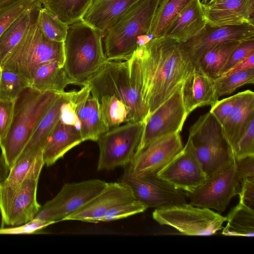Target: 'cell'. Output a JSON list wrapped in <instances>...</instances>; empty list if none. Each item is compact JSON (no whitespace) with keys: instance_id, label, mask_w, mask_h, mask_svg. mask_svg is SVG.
Returning a JSON list of instances; mask_svg holds the SVG:
<instances>
[{"instance_id":"1","label":"cell","mask_w":254,"mask_h":254,"mask_svg":"<svg viewBox=\"0 0 254 254\" xmlns=\"http://www.w3.org/2000/svg\"><path fill=\"white\" fill-rule=\"evenodd\" d=\"M131 57L140 73L147 116L171 95L195 65L179 43L170 38H153L137 46Z\"/></svg>"},{"instance_id":"2","label":"cell","mask_w":254,"mask_h":254,"mask_svg":"<svg viewBox=\"0 0 254 254\" xmlns=\"http://www.w3.org/2000/svg\"><path fill=\"white\" fill-rule=\"evenodd\" d=\"M59 95L40 92L28 86L14 101L11 123L0 144L1 153L9 169L19 158L37 126Z\"/></svg>"},{"instance_id":"3","label":"cell","mask_w":254,"mask_h":254,"mask_svg":"<svg viewBox=\"0 0 254 254\" xmlns=\"http://www.w3.org/2000/svg\"><path fill=\"white\" fill-rule=\"evenodd\" d=\"M103 34L82 20L68 25L64 41V68L76 85L83 86L108 61Z\"/></svg>"},{"instance_id":"4","label":"cell","mask_w":254,"mask_h":254,"mask_svg":"<svg viewBox=\"0 0 254 254\" xmlns=\"http://www.w3.org/2000/svg\"><path fill=\"white\" fill-rule=\"evenodd\" d=\"M161 0H140L118 18L103 34L108 61H127L138 46L139 38L149 35Z\"/></svg>"},{"instance_id":"5","label":"cell","mask_w":254,"mask_h":254,"mask_svg":"<svg viewBox=\"0 0 254 254\" xmlns=\"http://www.w3.org/2000/svg\"><path fill=\"white\" fill-rule=\"evenodd\" d=\"M53 61L64 65V43L52 41L46 37L37 20L7 55L1 67L15 72L30 85L37 68Z\"/></svg>"},{"instance_id":"6","label":"cell","mask_w":254,"mask_h":254,"mask_svg":"<svg viewBox=\"0 0 254 254\" xmlns=\"http://www.w3.org/2000/svg\"><path fill=\"white\" fill-rule=\"evenodd\" d=\"M87 83L93 96L114 95L126 106L130 122L144 121L148 110L141 97V88L130 75L127 61H108Z\"/></svg>"},{"instance_id":"7","label":"cell","mask_w":254,"mask_h":254,"mask_svg":"<svg viewBox=\"0 0 254 254\" xmlns=\"http://www.w3.org/2000/svg\"><path fill=\"white\" fill-rule=\"evenodd\" d=\"M189 137L207 178L234 162L222 126L209 112L201 116L190 127Z\"/></svg>"},{"instance_id":"8","label":"cell","mask_w":254,"mask_h":254,"mask_svg":"<svg viewBox=\"0 0 254 254\" xmlns=\"http://www.w3.org/2000/svg\"><path fill=\"white\" fill-rule=\"evenodd\" d=\"M152 217L159 224L170 226L188 236L213 235L222 229L223 224L227 220L226 217L210 209L187 203L156 208Z\"/></svg>"},{"instance_id":"9","label":"cell","mask_w":254,"mask_h":254,"mask_svg":"<svg viewBox=\"0 0 254 254\" xmlns=\"http://www.w3.org/2000/svg\"><path fill=\"white\" fill-rule=\"evenodd\" d=\"M144 122H129L102 134L97 142L99 156L97 170H110L129 164L139 143Z\"/></svg>"},{"instance_id":"10","label":"cell","mask_w":254,"mask_h":254,"mask_svg":"<svg viewBox=\"0 0 254 254\" xmlns=\"http://www.w3.org/2000/svg\"><path fill=\"white\" fill-rule=\"evenodd\" d=\"M120 182L131 190L134 198L147 208H162L187 203L185 192L176 189L156 174L140 175L130 164L124 167Z\"/></svg>"},{"instance_id":"11","label":"cell","mask_w":254,"mask_h":254,"mask_svg":"<svg viewBox=\"0 0 254 254\" xmlns=\"http://www.w3.org/2000/svg\"><path fill=\"white\" fill-rule=\"evenodd\" d=\"M107 184L100 179L65 184L54 198L41 206L34 218L55 223L64 221L101 192Z\"/></svg>"},{"instance_id":"12","label":"cell","mask_w":254,"mask_h":254,"mask_svg":"<svg viewBox=\"0 0 254 254\" xmlns=\"http://www.w3.org/2000/svg\"><path fill=\"white\" fill-rule=\"evenodd\" d=\"M38 180L28 179L13 186L0 184L1 227L21 225L35 218L41 206L37 199Z\"/></svg>"},{"instance_id":"13","label":"cell","mask_w":254,"mask_h":254,"mask_svg":"<svg viewBox=\"0 0 254 254\" xmlns=\"http://www.w3.org/2000/svg\"><path fill=\"white\" fill-rule=\"evenodd\" d=\"M241 184L234 161L228 167L207 178L195 190L186 191L185 194L191 205L223 212L231 199L239 194Z\"/></svg>"},{"instance_id":"14","label":"cell","mask_w":254,"mask_h":254,"mask_svg":"<svg viewBox=\"0 0 254 254\" xmlns=\"http://www.w3.org/2000/svg\"><path fill=\"white\" fill-rule=\"evenodd\" d=\"M182 84L144 120L143 130L134 156L156 139L182 131L188 117L182 98Z\"/></svg>"},{"instance_id":"15","label":"cell","mask_w":254,"mask_h":254,"mask_svg":"<svg viewBox=\"0 0 254 254\" xmlns=\"http://www.w3.org/2000/svg\"><path fill=\"white\" fill-rule=\"evenodd\" d=\"M156 175L176 189L187 192L192 191L207 179L190 137L181 151Z\"/></svg>"},{"instance_id":"16","label":"cell","mask_w":254,"mask_h":254,"mask_svg":"<svg viewBox=\"0 0 254 254\" xmlns=\"http://www.w3.org/2000/svg\"><path fill=\"white\" fill-rule=\"evenodd\" d=\"M180 133L160 137L149 144L130 163L133 170L140 175L156 174L183 149Z\"/></svg>"},{"instance_id":"17","label":"cell","mask_w":254,"mask_h":254,"mask_svg":"<svg viewBox=\"0 0 254 254\" xmlns=\"http://www.w3.org/2000/svg\"><path fill=\"white\" fill-rule=\"evenodd\" d=\"M254 39V26L243 25L213 27L207 24L196 36L183 43L182 50L196 64L200 57L215 45L226 41Z\"/></svg>"},{"instance_id":"18","label":"cell","mask_w":254,"mask_h":254,"mask_svg":"<svg viewBox=\"0 0 254 254\" xmlns=\"http://www.w3.org/2000/svg\"><path fill=\"white\" fill-rule=\"evenodd\" d=\"M133 199L132 192L125 184L120 181L108 183L101 192L64 220L101 222L105 215L113 207Z\"/></svg>"},{"instance_id":"19","label":"cell","mask_w":254,"mask_h":254,"mask_svg":"<svg viewBox=\"0 0 254 254\" xmlns=\"http://www.w3.org/2000/svg\"><path fill=\"white\" fill-rule=\"evenodd\" d=\"M68 100L79 119V131L83 141H97L109 130L101 120L98 102L92 95L87 83L77 91H70Z\"/></svg>"},{"instance_id":"20","label":"cell","mask_w":254,"mask_h":254,"mask_svg":"<svg viewBox=\"0 0 254 254\" xmlns=\"http://www.w3.org/2000/svg\"><path fill=\"white\" fill-rule=\"evenodd\" d=\"M202 6L207 24L211 27L254 26V0H224Z\"/></svg>"},{"instance_id":"21","label":"cell","mask_w":254,"mask_h":254,"mask_svg":"<svg viewBox=\"0 0 254 254\" xmlns=\"http://www.w3.org/2000/svg\"><path fill=\"white\" fill-rule=\"evenodd\" d=\"M182 94L188 116L198 107H212L219 99L214 88V79L196 65L183 82Z\"/></svg>"},{"instance_id":"22","label":"cell","mask_w":254,"mask_h":254,"mask_svg":"<svg viewBox=\"0 0 254 254\" xmlns=\"http://www.w3.org/2000/svg\"><path fill=\"white\" fill-rule=\"evenodd\" d=\"M202 3L192 0L177 16L162 36L185 43L198 35L206 26Z\"/></svg>"},{"instance_id":"23","label":"cell","mask_w":254,"mask_h":254,"mask_svg":"<svg viewBox=\"0 0 254 254\" xmlns=\"http://www.w3.org/2000/svg\"><path fill=\"white\" fill-rule=\"evenodd\" d=\"M82 142L79 129L59 120L43 149L45 165L48 167L53 165L71 149Z\"/></svg>"},{"instance_id":"24","label":"cell","mask_w":254,"mask_h":254,"mask_svg":"<svg viewBox=\"0 0 254 254\" xmlns=\"http://www.w3.org/2000/svg\"><path fill=\"white\" fill-rule=\"evenodd\" d=\"M254 118V93L250 90L241 92V96L236 106L221 125L232 152Z\"/></svg>"},{"instance_id":"25","label":"cell","mask_w":254,"mask_h":254,"mask_svg":"<svg viewBox=\"0 0 254 254\" xmlns=\"http://www.w3.org/2000/svg\"><path fill=\"white\" fill-rule=\"evenodd\" d=\"M140 0H93L84 22L103 34L118 18Z\"/></svg>"},{"instance_id":"26","label":"cell","mask_w":254,"mask_h":254,"mask_svg":"<svg viewBox=\"0 0 254 254\" xmlns=\"http://www.w3.org/2000/svg\"><path fill=\"white\" fill-rule=\"evenodd\" d=\"M69 84L76 83L67 75L64 65L53 61L39 66L31 79L30 85L40 92H52L58 94L65 92Z\"/></svg>"},{"instance_id":"27","label":"cell","mask_w":254,"mask_h":254,"mask_svg":"<svg viewBox=\"0 0 254 254\" xmlns=\"http://www.w3.org/2000/svg\"><path fill=\"white\" fill-rule=\"evenodd\" d=\"M69 93L65 92L58 95L37 126L19 158L32 152L43 150L49 136L60 119L62 106L68 99Z\"/></svg>"},{"instance_id":"28","label":"cell","mask_w":254,"mask_h":254,"mask_svg":"<svg viewBox=\"0 0 254 254\" xmlns=\"http://www.w3.org/2000/svg\"><path fill=\"white\" fill-rule=\"evenodd\" d=\"M42 5L36 1L30 9L17 18L0 36V65L7 55L25 36L31 26L38 20Z\"/></svg>"},{"instance_id":"29","label":"cell","mask_w":254,"mask_h":254,"mask_svg":"<svg viewBox=\"0 0 254 254\" xmlns=\"http://www.w3.org/2000/svg\"><path fill=\"white\" fill-rule=\"evenodd\" d=\"M45 165L43 150L32 152L19 158L9 169L6 179L2 184L16 186L28 179H38Z\"/></svg>"},{"instance_id":"30","label":"cell","mask_w":254,"mask_h":254,"mask_svg":"<svg viewBox=\"0 0 254 254\" xmlns=\"http://www.w3.org/2000/svg\"><path fill=\"white\" fill-rule=\"evenodd\" d=\"M242 41H228L215 45L200 57L195 65L212 79L217 78L230 54Z\"/></svg>"},{"instance_id":"31","label":"cell","mask_w":254,"mask_h":254,"mask_svg":"<svg viewBox=\"0 0 254 254\" xmlns=\"http://www.w3.org/2000/svg\"><path fill=\"white\" fill-rule=\"evenodd\" d=\"M192 0H161L156 10L149 35L162 37L177 16Z\"/></svg>"},{"instance_id":"32","label":"cell","mask_w":254,"mask_h":254,"mask_svg":"<svg viewBox=\"0 0 254 254\" xmlns=\"http://www.w3.org/2000/svg\"><path fill=\"white\" fill-rule=\"evenodd\" d=\"M93 97L98 102L101 120L109 130L130 122L126 106L117 96L114 95H101Z\"/></svg>"},{"instance_id":"33","label":"cell","mask_w":254,"mask_h":254,"mask_svg":"<svg viewBox=\"0 0 254 254\" xmlns=\"http://www.w3.org/2000/svg\"><path fill=\"white\" fill-rule=\"evenodd\" d=\"M93 0H47L44 7L70 25L82 20Z\"/></svg>"},{"instance_id":"34","label":"cell","mask_w":254,"mask_h":254,"mask_svg":"<svg viewBox=\"0 0 254 254\" xmlns=\"http://www.w3.org/2000/svg\"><path fill=\"white\" fill-rule=\"evenodd\" d=\"M226 218L227 224L222 232V235L254 237V209L239 202Z\"/></svg>"},{"instance_id":"35","label":"cell","mask_w":254,"mask_h":254,"mask_svg":"<svg viewBox=\"0 0 254 254\" xmlns=\"http://www.w3.org/2000/svg\"><path fill=\"white\" fill-rule=\"evenodd\" d=\"M254 83V68L219 76L214 79V88L218 98L232 93L243 85Z\"/></svg>"},{"instance_id":"36","label":"cell","mask_w":254,"mask_h":254,"mask_svg":"<svg viewBox=\"0 0 254 254\" xmlns=\"http://www.w3.org/2000/svg\"><path fill=\"white\" fill-rule=\"evenodd\" d=\"M38 23L42 33L48 39L56 42H64L68 25L61 21L44 7L40 11Z\"/></svg>"},{"instance_id":"37","label":"cell","mask_w":254,"mask_h":254,"mask_svg":"<svg viewBox=\"0 0 254 254\" xmlns=\"http://www.w3.org/2000/svg\"><path fill=\"white\" fill-rule=\"evenodd\" d=\"M29 84L15 72L1 68L0 78V98L14 101Z\"/></svg>"},{"instance_id":"38","label":"cell","mask_w":254,"mask_h":254,"mask_svg":"<svg viewBox=\"0 0 254 254\" xmlns=\"http://www.w3.org/2000/svg\"><path fill=\"white\" fill-rule=\"evenodd\" d=\"M36 0H14L0 6V37L23 13L30 9Z\"/></svg>"},{"instance_id":"39","label":"cell","mask_w":254,"mask_h":254,"mask_svg":"<svg viewBox=\"0 0 254 254\" xmlns=\"http://www.w3.org/2000/svg\"><path fill=\"white\" fill-rule=\"evenodd\" d=\"M147 207L134 199L119 204L111 209L103 217L101 222H108L123 219L144 212Z\"/></svg>"},{"instance_id":"40","label":"cell","mask_w":254,"mask_h":254,"mask_svg":"<svg viewBox=\"0 0 254 254\" xmlns=\"http://www.w3.org/2000/svg\"><path fill=\"white\" fill-rule=\"evenodd\" d=\"M232 153L234 160L254 155V118L236 144Z\"/></svg>"},{"instance_id":"41","label":"cell","mask_w":254,"mask_h":254,"mask_svg":"<svg viewBox=\"0 0 254 254\" xmlns=\"http://www.w3.org/2000/svg\"><path fill=\"white\" fill-rule=\"evenodd\" d=\"M253 54H254V39L242 41L230 54L219 76L223 75L237 64Z\"/></svg>"},{"instance_id":"42","label":"cell","mask_w":254,"mask_h":254,"mask_svg":"<svg viewBox=\"0 0 254 254\" xmlns=\"http://www.w3.org/2000/svg\"><path fill=\"white\" fill-rule=\"evenodd\" d=\"M53 223H55L53 221H44L37 218H34L28 223L21 225L9 226L8 227H0V234L19 235L35 234Z\"/></svg>"},{"instance_id":"43","label":"cell","mask_w":254,"mask_h":254,"mask_svg":"<svg viewBox=\"0 0 254 254\" xmlns=\"http://www.w3.org/2000/svg\"><path fill=\"white\" fill-rule=\"evenodd\" d=\"M241 92L232 96L218 100L211 107L209 112L222 125L237 104Z\"/></svg>"},{"instance_id":"44","label":"cell","mask_w":254,"mask_h":254,"mask_svg":"<svg viewBox=\"0 0 254 254\" xmlns=\"http://www.w3.org/2000/svg\"><path fill=\"white\" fill-rule=\"evenodd\" d=\"M14 101L0 98V144L9 129L13 113Z\"/></svg>"},{"instance_id":"45","label":"cell","mask_w":254,"mask_h":254,"mask_svg":"<svg viewBox=\"0 0 254 254\" xmlns=\"http://www.w3.org/2000/svg\"><path fill=\"white\" fill-rule=\"evenodd\" d=\"M238 194L240 203L254 209V178L243 180Z\"/></svg>"},{"instance_id":"46","label":"cell","mask_w":254,"mask_h":254,"mask_svg":"<svg viewBox=\"0 0 254 254\" xmlns=\"http://www.w3.org/2000/svg\"><path fill=\"white\" fill-rule=\"evenodd\" d=\"M236 170L239 179L254 178V155L235 160Z\"/></svg>"},{"instance_id":"47","label":"cell","mask_w":254,"mask_h":254,"mask_svg":"<svg viewBox=\"0 0 254 254\" xmlns=\"http://www.w3.org/2000/svg\"><path fill=\"white\" fill-rule=\"evenodd\" d=\"M68 98L62 106L60 120L63 123L73 126L79 129L80 122L79 119L75 110L69 101Z\"/></svg>"},{"instance_id":"48","label":"cell","mask_w":254,"mask_h":254,"mask_svg":"<svg viewBox=\"0 0 254 254\" xmlns=\"http://www.w3.org/2000/svg\"><path fill=\"white\" fill-rule=\"evenodd\" d=\"M251 68H254V54L252 55L244 61L237 64L222 76L231 74Z\"/></svg>"},{"instance_id":"49","label":"cell","mask_w":254,"mask_h":254,"mask_svg":"<svg viewBox=\"0 0 254 254\" xmlns=\"http://www.w3.org/2000/svg\"><path fill=\"white\" fill-rule=\"evenodd\" d=\"M9 171L1 153H0V184L2 183L7 178Z\"/></svg>"},{"instance_id":"50","label":"cell","mask_w":254,"mask_h":254,"mask_svg":"<svg viewBox=\"0 0 254 254\" xmlns=\"http://www.w3.org/2000/svg\"><path fill=\"white\" fill-rule=\"evenodd\" d=\"M14 0H0V6L11 2Z\"/></svg>"},{"instance_id":"51","label":"cell","mask_w":254,"mask_h":254,"mask_svg":"<svg viewBox=\"0 0 254 254\" xmlns=\"http://www.w3.org/2000/svg\"><path fill=\"white\" fill-rule=\"evenodd\" d=\"M224 0H210L209 1L207 2L208 3H216L218 2L221 1H223Z\"/></svg>"},{"instance_id":"52","label":"cell","mask_w":254,"mask_h":254,"mask_svg":"<svg viewBox=\"0 0 254 254\" xmlns=\"http://www.w3.org/2000/svg\"><path fill=\"white\" fill-rule=\"evenodd\" d=\"M38 2L41 3L42 4H43L47 0H36Z\"/></svg>"},{"instance_id":"53","label":"cell","mask_w":254,"mask_h":254,"mask_svg":"<svg viewBox=\"0 0 254 254\" xmlns=\"http://www.w3.org/2000/svg\"><path fill=\"white\" fill-rule=\"evenodd\" d=\"M208 1V0H202L201 1L202 3L205 4Z\"/></svg>"},{"instance_id":"54","label":"cell","mask_w":254,"mask_h":254,"mask_svg":"<svg viewBox=\"0 0 254 254\" xmlns=\"http://www.w3.org/2000/svg\"><path fill=\"white\" fill-rule=\"evenodd\" d=\"M1 65L0 64V75H1Z\"/></svg>"}]
</instances>
